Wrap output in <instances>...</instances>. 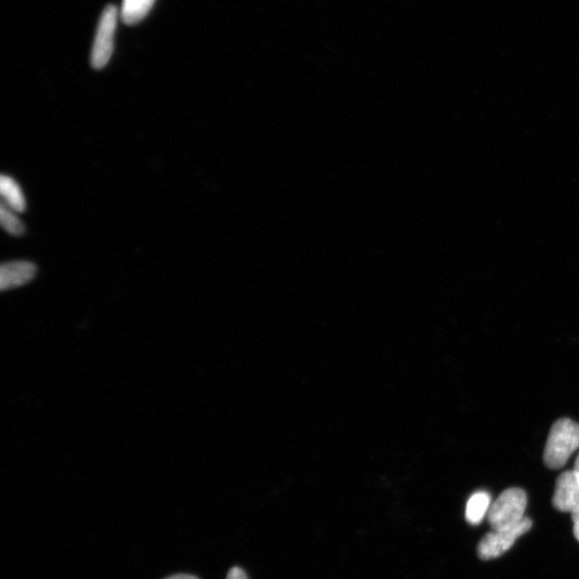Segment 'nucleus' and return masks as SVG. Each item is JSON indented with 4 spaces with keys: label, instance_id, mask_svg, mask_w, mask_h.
<instances>
[{
    "label": "nucleus",
    "instance_id": "obj_1",
    "mask_svg": "<svg viewBox=\"0 0 579 579\" xmlns=\"http://www.w3.org/2000/svg\"><path fill=\"white\" fill-rule=\"evenodd\" d=\"M578 448L579 424L570 419L558 420L547 439L544 451L546 467L552 470L562 468Z\"/></svg>",
    "mask_w": 579,
    "mask_h": 579
},
{
    "label": "nucleus",
    "instance_id": "obj_2",
    "mask_svg": "<svg viewBox=\"0 0 579 579\" xmlns=\"http://www.w3.org/2000/svg\"><path fill=\"white\" fill-rule=\"evenodd\" d=\"M527 495L521 488H509L492 503L487 517L493 530L513 527L525 519Z\"/></svg>",
    "mask_w": 579,
    "mask_h": 579
},
{
    "label": "nucleus",
    "instance_id": "obj_3",
    "mask_svg": "<svg viewBox=\"0 0 579 579\" xmlns=\"http://www.w3.org/2000/svg\"><path fill=\"white\" fill-rule=\"evenodd\" d=\"M531 527V519L525 517L523 522L513 527L493 530L487 533L478 546L479 558L487 561L506 554L516 540L524 536Z\"/></svg>",
    "mask_w": 579,
    "mask_h": 579
},
{
    "label": "nucleus",
    "instance_id": "obj_4",
    "mask_svg": "<svg viewBox=\"0 0 579 579\" xmlns=\"http://www.w3.org/2000/svg\"><path fill=\"white\" fill-rule=\"evenodd\" d=\"M118 20V10L109 5L101 14L91 56L93 68L100 70L110 62L114 49V36Z\"/></svg>",
    "mask_w": 579,
    "mask_h": 579
},
{
    "label": "nucleus",
    "instance_id": "obj_5",
    "mask_svg": "<svg viewBox=\"0 0 579 579\" xmlns=\"http://www.w3.org/2000/svg\"><path fill=\"white\" fill-rule=\"evenodd\" d=\"M553 506L563 513L579 511V474L575 470L563 472L557 479Z\"/></svg>",
    "mask_w": 579,
    "mask_h": 579
},
{
    "label": "nucleus",
    "instance_id": "obj_6",
    "mask_svg": "<svg viewBox=\"0 0 579 579\" xmlns=\"http://www.w3.org/2000/svg\"><path fill=\"white\" fill-rule=\"evenodd\" d=\"M36 273L37 267L32 262L5 263L0 269V288L5 291L24 286L34 279Z\"/></svg>",
    "mask_w": 579,
    "mask_h": 579
},
{
    "label": "nucleus",
    "instance_id": "obj_7",
    "mask_svg": "<svg viewBox=\"0 0 579 579\" xmlns=\"http://www.w3.org/2000/svg\"><path fill=\"white\" fill-rule=\"evenodd\" d=\"M0 192H2L3 203L10 210L22 213L26 209V200L20 185L10 176L3 175L0 178Z\"/></svg>",
    "mask_w": 579,
    "mask_h": 579
},
{
    "label": "nucleus",
    "instance_id": "obj_8",
    "mask_svg": "<svg viewBox=\"0 0 579 579\" xmlns=\"http://www.w3.org/2000/svg\"><path fill=\"white\" fill-rule=\"evenodd\" d=\"M492 506V498L486 492H478L473 494L467 503L466 519L467 522L473 526L482 523L486 514Z\"/></svg>",
    "mask_w": 579,
    "mask_h": 579
},
{
    "label": "nucleus",
    "instance_id": "obj_9",
    "mask_svg": "<svg viewBox=\"0 0 579 579\" xmlns=\"http://www.w3.org/2000/svg\"><path fill=\"white\" fill-rule=\"evenodd\" d=\"M156 0H123L121 18L127 25L140 23L151 11Z\"/></svg>",
    "mask_w": 579,
    "mask_h": 579
},
{
    "label": "nucleus",
    "instance_id": "obj_10",
    "mask_svg": "<svg viewBox=\"0 0 579 579\" xmlns=\"http://www.w3.org/2000/svg\"><path fill=\"white\" fill-rule=\"evenodd\" d=\"M0 221L9 234L19 236L25 232L23 222L16 215V212L10 210L4 203L0 207Z\"/></svg>",
    "mask_w": 579,
    "mask_h": 579
},
{
    "label": "nucleus",
    "instance_id": "obj_11",
    "mask_svg": "<svg viewBox=\"0 0 579 579\" xmlns=\"http://www.w3.org/2000/svg\"><path fill=\"white\" fill-rule=\"evenodd\" d=\"M227 579H248L246 573L240 568L230 570Z\"/></svg>",
    "mask_w": 579,
    "mask_h": 579
},
{
    "label": "nucleus",
    "instance_id": "obj_12",
    "mask_svg": "<svg viewBox=\"0 0 579 579\" xmlns=\"http://www.w3.org/2000/svg\"><path fill=\"white\" fill-rule=\"evenodd\" d=\"M573 532L576 540L579 542V511L572 514Z\"/></svg>",
    "mask_w": 579,
    "mask_h": 579
},
{
    "label": "nucleus",
    "instance_id": "obj_13",
    "mask_svg": "<svg viewBox=\"0 0 579 579\" xmlns=\"http://www.w3.org/2000/svg\"><path fill=\"white\" fill-rule=\"evenodd\" d=\"M167 579H199V578L196 576H192V575L182 574V575H175V576L169 577Z\"/></svg>",
    "mask_w": 579,
    "mask_h": 579
},
{
    "label": "nucleus",
    "instance_id": "obj_14",
    "mask_svg": "<svg viewBox=\"0 0 579 579\" xmlns=\"http://www.w3.org/2000/svg\"><path fill=\"white\" fill-rule=\"evenodd\" d=\"M574 470L579 474V456L577 457Z\"/></svg>",
    "mask_w": 579,
    "mask_h": 579
}]
</instances>
